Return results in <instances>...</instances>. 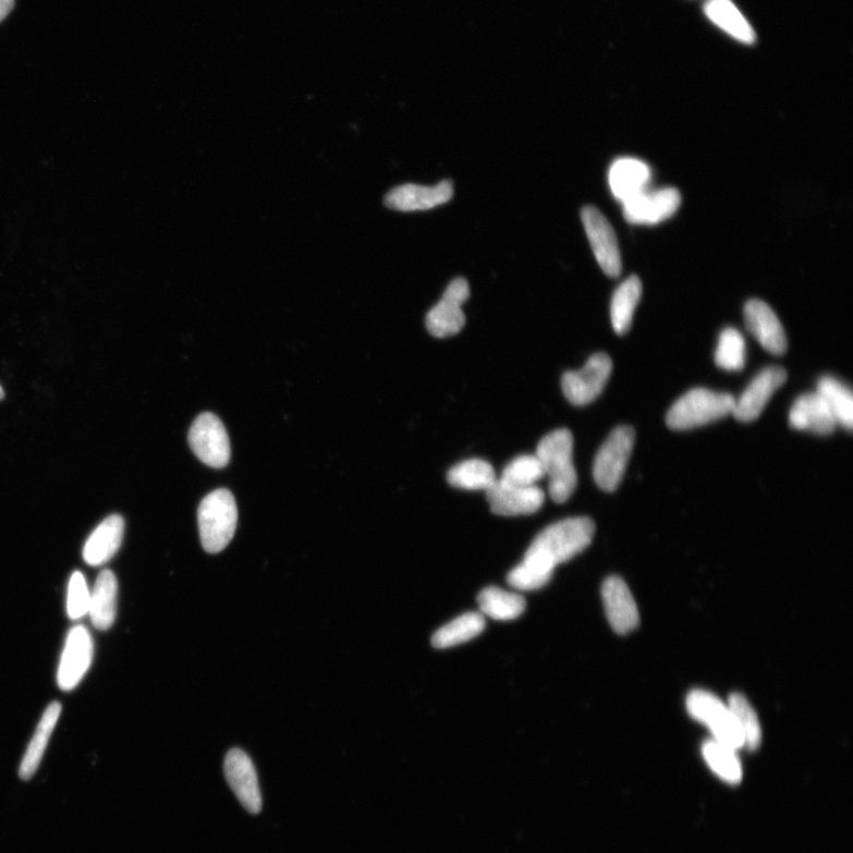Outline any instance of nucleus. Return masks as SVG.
Here are the masks:
<instances>
[{"label":"nucleus","mask_w":853,"mask_h":853,"mask_svg":"<svg viewBox=\"0 0 853 853\" xmlns=\"http://www.w3.org/2000/svg\"><path fill=\"white\" fill-rule=\"evenodd\" d=\"M594 535L595 524L588 517L568 519L549 525L534 539L522 563L509 573L508 584L522 592L544 588L555 569L587 549Z\"/></svg>","instance_id":"f257e3e1"},{"label":"nucleus","mask_w":853,"mask_h":853,"mask_svg":"<svg viewBox=\"0 0 853 853\" xmlns=\"http://www.w3.org/2000/svg\"><path fill=\"white\" fill-rule=\"evenodd\" d=\"M573 450V435L568 429L551 431L537 447L536 456L549 478V493L553 502L565 503L576 490Z\"/></svg>","instance_id":"f03ea898"},{"label":"nucleus","mask_w":853,"mask_h":853,"mask_svg":"<svg viewBox=\"0 0 853 853\" xmlns=\"http://www.w3.org/2000/svg\"><path fill=\"white\" fill-rule=\"evenodd\" d=\"M735 399L727 392L696 388L677 401L667 415V424L673 430H687L706 426L733 413Z\"/></svg>","instance_id":"7ed1b4c3"},{"label":"nucleus","mask_w":853,"mask_h":853,"mask_svg":"<svg viewBox=\"0 0 853 853\" xmlns=\"http://www.w3.org/2000/svg\"><path fill=\"white\" fill-rule=\"evenodd\" d=\"M239 513L232 492L220 489L209 493L198 508V527L203 548L219 553L233 539Z\"/></svg>","instance_id":"20e7f679"},{"label":"nucleus","mask_w":853,"mask_h":853,"mask_svg":"<svg viewBox=\"0 0 853 853\" xmlns=\"http://www.w3.org/2000/svg\"><path fill=\"white\" fill-rule=\"evenodd\" d=\"M686 709L693 719L711 731L714 740L736 751L744 747L735 717L728 704L719 697L706 692V690H694L687 695Z\"/></svg>","instance_id":"39448f33"},{"label":"nucleus","mask_w":853,"mask_h":853,"mask_svg":"<svg viewBox=\"0 0 853 853\" xmlns=\"http://www.w3.org/2000/svg\"><path fill=\"white\" fill-rule=\"evenodd\" d=\"M635 431L630 426L617 427L601 446L594 460L595 483L606 492L618 489L630 462Z\"/></svg>","instance_id":"423d86ee"},{"label":"nucleus","mask_w":853,"mask_h":853,"mask_svg":"<svg viewBox=\"0 0 853 853\" xmlns=\"http://www.w3.org/2000/svg\"><path fill=\"white\" fill-rule=\"evenodd\" d=\"M188 444L202 463L212 468H223L230 462V441L221 418L203 413L188 431Z\"/></svg>","instance_id":"0eeeda50"},{"label":"nucleus","mask_w":853,"mask_h":853,"mask_svg":"<svg viewBox=\"0 0 853 853\" xmlns=\"http://www.w3.org/2000/svg\"><path fill=\"white\" fill-rule=\"evenodd\" d=\"M613 370L612 360L604 352L593 355L585 367L568 371L562 377L565 399L577 407L597 400L608 383Z\"/></svg>","instance_id":"6e6552de"},{"label":"nucleus","mask_w":853,"mask_h":853,"mask_svg":"<svg viewBox=\"0 0 853 853\" xmlns=\"http://www.w3.org/2000/svg\"><path fill=\"white\" fill-rule=\"evenodd\" d=\"M682 196L674 187L644 190L622 203L625 220L632 224L654 226L669 220L680 209Z\"/></svg>","instance_id":"1a4fd4ad"},{"label":"nucleus","mask_w":853,"mask_h":853,"mask_svg":"<svg viewBox=\"0 0 853 853\" xmlns=\"http://www.w3.org/2000/svg\"><path fill=\"white\" fill-rule=\"evenodd\" d=\"M468 282L463 278L453 280L444 291L441 301L429 310L427 329L437 338L455 336L465 327L464 304L470 296Z\"/></svg>","instance_id":"9d476101"},{"label":"nucleus","mask_w":853,"mask_h":853,"mask_svg":"<svg viewBox=\"0 0 853 853\" xmlns=\"http://www.w3.org/2000/svg\"><path fill=\"white\" fill-rule=\"evenodd\" d=\"M581 219L590 242L595 259L599 263L604 273L611 278L619 277L622 263L618 239L612 224L609 223L599 209L594 207L582 209Z\"/></svg>","instance_id":"9b49d317"},{"label":"nucleus","mask_w":853,"mask_h":853,"mask_svg":"<svg viewBox=\"0 0 853 853\" xmlns=\"http://www.w3.org/2000/svg\"><path fill=\"white\" fill-rule=\"evenodd\" d=\"M224 775L230 789L249 814H260L263 795L252 758L243 751H230L224 760Z\"/></svg>","instance_id":"f8f14e48"},{"label":"nucleus","mask_w":853,"mask_h":853,"mask_svg":"<svg viewBox=\"0 0 853 853\" xmlns=\"http://www.w3.org/2000/svg\"><path fill=\"white\" fill-rule=\"evenodd\" d=\"M94 655V644L89 631L84 626L74 627L65 642L58 682L63 692H72L83 681Z\"/></svg>","instance_id":"ddd939ff"},{"label":"nucleus","mask_w":853,"mask_h":853,"mask_svg":"<svg viewBox=\"0 0 853 853\" xmlns=\"http://www.w3.org/2000/svg\"><path fill=\"white\" fill-rule=\"evenodd\" d=\"M487 502L499 516H524L537 512L545 503V492L539 487H522L507 484L500 479L486 491Z\"/></svg>","instance_id":"4468645a"},{"label":"nucleus","mask_w":853,"mask_h":853,"mask_svg":"<svg viewBox=\"0 0 853 853\" xmlns=\"http://www.w3.org/2000/svg\"><path fill=\"white\" fill-rule=\"evenodd\" d=\"M788 373L780 367H769L758 374L742 392L739 400L735 399L733 413L738 422L751 423L761 415L770 398L787 382Z\"/></svg>","instance_id":"2eb2a0df"},{"label":"nucleus","mask_w":853,"mask_h":853,"mask_svg":"<svg viewBox=\"0 0 853 853\" xmlns=\"http://www.w3.org/2000/svg\"><path fill=\"white\" fill-rule=\"evenodd\" d=\"M601 595L607 619L614 632L625 635L639 626L638 606L624 580L609 576L604 582Z\"/></svg>","instance_id":"dca6fc26"},{"label":"nucleus","mask_w":853,"mask_h":853,"mask_svg":"<svg viewBox=\"0 0 853 853\" xmlns=\"http://www.w3.org/2000/svg\"><path fill=\"white\" fill-rule=\"evenodd\" d=\"M453 197V184L443 181L435 186L405 184L392 188L385 203L389 209L398 211H423L437 208Z\"/></svg>","instance_id":"f3484780"},{"label":"nucleus","mask_w":853,"mask_h":853,"mask_svg":"<svg viewBox=\"0 0 853 853\" xmlns=\"http://www.w3.org/2000/svg\"><path fill=\"white\" fill-rule=\"evenodd\" d=\"M744 320L748 331L765 350L782 355L788 350V337L773 309L761 301H751L744 307Z\"/></svg>","instance_id":"a211bd4d"},{"label":"nucleus","mask_w":853,"mask_h":853,"mask_svg":"<svg viewBox=\"0 0 853 853\" xmlns=\"http://www.w3.org/2000/svg\"><path fill=\"white\" fill-rule=\"evenodd\" d=\"M653 172L645 161L636 158L617 159L608 173V183L613 196L621 203L647 188Z\"/></svg>","instance_id":"6ab92c4d"},{"label":"nucleus","mask_w":853,"mask_h":853,"mask_svg":"<svg viewBox=\"0 0 853 853\" xmlns=\"http://www.w3.org/2000/svg\"><path fill=\"white\" fill-rule=\"evenodd\" d=\"M790 425L797 430H808L818 436H830L837 425L828 405L817 394L808 392L796 399L790 412Z\"/></svg>","instance_id":"aec40b11"},{"label":"nucleus","mask_w":853,"mask_h":853,"mask_svg":"<svg viewBox=\"0 0 853 853\" xmlns=\"http://www.w3.org/2000/svg\"><path fill=\"white\" fill-rule=\"evenodd\" d=\"M124 531L125 522L120 514L107 517L86 541L84 549L86 563L99 566L110 561L123 544Z\"/></svg>","instance_id":"412c9836"},{"label":"nucleus","mask_w":853,"mask_h":853,"mask_svg":"<svg viewBox=\"0 0 853 853\" xmlns=\"http://www.w3.org/2000/svg\"><path fill=\"white\" fill-rule=\"evenodd\" d=\"M704 13L716 26L727 35L747 46L755 44L756 34L753 26L743 16L733 0H707Z\"/></svg>","instance_id":"4be33fe9"},{"label":"nucleus","mask_w":853,"mask_h":853,"mask_svg":"<svg viewBox=\"0 0 853 853\" xmlns=\"http://www.w3.org/2000/svg\"><path fill=\"white\" fill-rule=\"evenodd\" d=\"M118 581L111 571H103L98 576L90 593L89 612L95 629L106 631L111 629L117 617Z\"/></svg>","instance_id":"5701e85b"},{"label":"nucleus","mask_w":853,"mask_h":853,"mask_svg":"<svg viewBox=\"0 0 853 853\" xmlns=\"http://www.w3.org/2000/svg\"><path fill=\"white\" fill-rule=\"evenodd\" d=\"M61 710V704L59 702H52L45 711L42 719H40L36 733L20 767V777L22 780H31L35 776L40 761H42L52 731L59 722Z\"/></svg>","instance_id":"b1692460"},{"label":"nucleus","mask_w":853,"mask_h":853,"mask_svg":"<svg viewBox=\"0 0 853 853\" xmlns=\"http://www.w3.org/2000/svg\"><path fill=\"white\" fill-rule=\"evenodd\" d=\"M643 293V284L638 277L632 276L614 292L611 303V320L618 334L630 331L636 306Z\"/></svg>","instance_id":"393cba45"},{"label":"nucleus","mask_w":853,"mask_h":853,"mask_svg":"<svg viewBox=\"0 0 853 853\" xmlns=\"http://www.w3.org/2000/svg\"><path fill=\"white\" fill-rule=\"evenodd\" d=\"M480 613L498 621H510L521 617L526 602L521 594L498 587L484 589L478 597Z\"/></svg>","instance_id":"a878e982"},{"label":"nucleus","mask_w":853,"mask_h":853,"mask_svg":"<svg viewBox=\"0 0 853 853\" xmlns=\"http://www.w3.org/2000/svg\"><path fill=\"white\" fill-rule=\"evenodd\" d=\"M447 480L456 489L486 492L497 477L491 464L482 459H470L452 467L447 474Z\"/></svg>","instance_id":"bb28decb"},{"label":"nucleus","mask_w":853,"mask_h":853,"mask_svg":"<svg viewBox=\"0 0 853 853\" xmlns=\"http://www.w3.org/2000/svg\"><path fill=\"white\" fill-rule=\"evenodd\" d=\"M816 392L828 405L837 425L851 430L853 426V397L850 388L834 377L824 376L818 381Z\"/></svg>","instance_id":"cd10ccee"},{"label":"nucleus","mask_w":853,"mask_h":853,"mask_svg":"<svg viewBox=\"0 0 853 853\" xmlns=\"http://www.w3.org/2000/svg\"><path fill=\"white\" fill-rule=\"evenodd\" d=\"M484 630L485 617L482 613H466L437 631L431 644L437 648L453 647L476 638Z\"/></svg>","instance_id":"c85d7f7f"},{"label":"nucleus","mask_w":853,"mask_h":853,"mask_svg":"<svg viewBox=\"0 0 853 853\" xmlns=\"http://www.w3.org/2000/svg\"><path fill=\"white\" fill-rule=\"evenodd\" d=\"M702 752L704 760L717 777L730 784L741 782L742 766L736 750L712 739L703 744Z\"/></svg>","instance_id":"c756f323"},{"label":"nucleus","mask_w":853,"mask_h":853,"mask_svg":"<svg viewBox=\"0 0 853 853\" xmlns=\"http://www.w3.org/2000/svg\"><path fill=\"white\" fill-rule=\"evenodd\" d=\"M728 707L733 712L735 721L741 731L744 747L748 751H756L760 747L763 740V730L758 717L746 697L741 694L730 695Z\"/></svg>","instance_id":"7c9ffc66"},{"label":"nucleus","mask_w":853,"mask_h":853,"mask_svg":"<svg viewBox=\"0 0 853 853\" xmlns=\"http://www.w3.org/2000/svg\"><path fill=\"white\" fill-rule=\"evenodd\" d=\"M717 367L727 371H741L746 364V342L733 328L722 331L715 352Z\"/></svg>","instance_id":"2f4dec72"},{"label":"nucleus","mask_w":853,"mask_h":853,"mask_svg":"<svg viewBox=\"0 0 853 853\" xmlns=\"http://www.w3.org/2000/svg\"><path fill=\"white\" fill-rule=\"evenodd\" d=\"M545 471L535 455H521L513 459L499 479L514 486L531 487L544 479Z\"/></svg>","instance_id":"473e14b6"},{"label":"nucleus","mask_w":853,"mask_h":853,"mask_svg":"<svg viewBox=\"0 0 853 853\" xmlns=\"http://www.w3.org/2000/svg\"><path fill=\"white\" fill-rule=\"evenodd\" d=\"M90 592L83 574L75 572L68 588L66 612L72 620L84 618L89 612Z\"/></svg>","instance_id":"72a5a7b5"},{"label":"nucleus","mask_w":853,"mask_h":853,"mask_svg":"<svg viewBox=\"0 0 853 853\" xmlns=\"http://www.w3.org/2000/svg\"><path fill=\"white\" fill-rule=\"evenodd\" d=\"M15 7V0H0V23H2Z\"/></svg>","instance_id":"f704fd0d"},{"label":"nucleus","mask_w":853,"mask_h":853,"mask_svg":"<svg viewBox=\"0 0 853 853\" xmlns=\"http://www.w3.org/2000/svg\"><path fill=\"white\" fill-rule=\"evenodd\" d=\"M4 397H5L4 390H3L2 386H0V401H2L4 399Z\"/></svg>","instance_id":"c9c22d12"}]
</instances>
